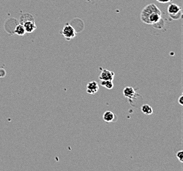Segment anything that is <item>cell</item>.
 Returning <instances> with one entry per match:
<instances>
[{"label": "cell", "mask_w": 183, "mask_h": 171, "mask_svg": "<svg viewBox=\"0 0 183 171\" xmlns=\"http://www.w3.org/2000/svg\"><path fill=\"white\" fill-rule=\"evenodd\" d=\"M141 111L144 114L146 115H150L153 113V109L152 107L148 105V104H144L141 107Z\"/></svg>", "instance_id": "obj_10"}, {"label": "cell", "mask_w": 183, "mask_h": 171, "mask_svg": "<svg viewBox=\"0 0 183 171\" xmlns=\"http://www.w3.org/2000/svg\"><path fill=\"white\" fill-rule=\"evenodd\" d=\"M99 91L98 84L96 81H91L87 86V92L89 94H95Z\"/></svg>", "instance_id": "obj_7"}, {"label": "cell", "mask_w": 183, "mask_h": 171, "mask_svg": "<svg viewBox=\"0 0 183 171\" xmlns=\"http://www.w3.org/2000/svg\"><path fill=\"white\" fill-rule=\"evenodd\" d=\"M87 1H88V0H87Z\"/></svg>", "instance_id": "obj_15"}, {"label": "cell", "mask_w": 183, "mask_h": 171, "mask_svg": "<svg viewBox=\"0 0 183 171\" xmlns=\"http://www.w3.org/2000/svg\"><path fill=\"white\" fill-rule=\"evenodd\" d=\"M157 2L161 3H167L173 2V0H156Z\"/></svg>", "instance_id": "obj_13"}, {"label": "cell", "mask_w": 183, "mask_h": 171, "mask_svg": "<svg viewBox=\"0 0 183 171\" xmlns=\"http://www.w3.org/2000/svg\"><path fill=\"white\" fill-rule=\"evenodd\" d=\"M22 24L24 26L26 33H32L36 29V25L34 18L24 21Z\"/></svg>", "instance_id": "obj_5"}, {"label": "cell", "mask_w": 183, "mask_h": 171, "mask_svg": "<svg viewBox=\"0 0 183 171\" xmlns=\"http://www.w3.org/2000/svg\"><path fill=\"white\" fill-rule=\"evenodd\" d=\"M61 34L67 41H70V40L75 38L77 36V32L73 26L69 23H66L62 29Z\"/></svg>", "instance_id": "obj_3"}, {"label": "cell", "mask_w": 183, "mask_h": 171, "mask_svg": "<svg viewBox=\"0 0 183 171\" xmlns=\"http://www.w3.org/2000/svg\"><path fill=\"white\" fill-rule=\"evenodd\" d=\"M115 76V73L107 69H103L101 72L99 76V79L101 81L103 80H113Z\"/></svg>", "instance_id": "obj_6"}, {"label": "cell", "mask_w": 183, "mask_h": 171, "mask_svg": "<svg viewBox=\"0 0 183 171\" xmlns=\"http://www.w3.org/2000/svg\"><path fill=\"white\" fill-rule=\"evenodd\" d=\"M178 103L180 104L181 106L183 105V95H181L180 97H179V98L178 99Z\"/></svg>", "instance_id": "obj_14"}, {"label": "cell", "mask_w": 183, "mask_h": 171, "mask_svg": "<svg viewBox=\"0 0 183 171\" xmlns=\"http://www.w3.org/2000/svg\"><path fill=\"white\" fill-rule=\"evenodd\" d=\"M162 13L157 5L150 3L145 6L140 13V20L147 24L155 25L162 19Z\"/></svg>", "instance_id": "obj_1"}, {"label": "cell", "mask_w": 183, "mask_h": 171, "mask_svg": "<svg viewBox=\"0 0 183 171\" xmlns=\"http://www.w3.org/2000/svg\"><path fill=\"white\" fill-rule=\"evenodd\" d=\"M123 95L125 96L126 98L129 99L130 102L132 101V99H136L137 96H140L139 94L131 86H126L123 90Z\"/></svg>", "instance_id": "obj_4"}, {"label": "cell", "mask_w": 183, "mask_h": 171, "mask_svg": "<svg viewBox=\"0 0 183 171\" xmlns=\"http://www.w3.org/2000/svg\"><path fill=\"white\" fill-rule=\"evenodd\" d=\"M14 32L18 36H24L26 33L24 26L22 24L17 25V27H15V28Z\"/></svg>", "instance_id": "obj_9"}, {"label": "cell", "mask_w": 183, "mask_h": 171, "mask_svg": "<svg viewBox=\"0 0 183 171\" xmlns=\"http://www.w3.org/2000/svg\"><path fill=\"white\" fill-rule=\"evenodd\" d=\"M176 156L179 161L181 163H183V151L182 150L178 151L176 154Z\"/></svg>", "instance_id": "obj_12"}, {"label": "cell", "mask_w": 183, "mask_h": 171, "mask_svg": "<svg viewBox=\"0 0 183 171\" xmlns=\"http://www.w3.org/2000/svg\"><path fill=\"white\" fill-rule=\"evenodd\" d=\"M103 121L110 123V122H114L117 121V117L115 114L110 111H107L103 115Z\"/></svg>", "instance_id": "obj_8"}, {"label": "cell", "mask_w": 183, "mask_h": 171, "mask_svg": "<svg viewBox=\"0 0 183 171\" xmlns=\"http://www.w3.org/2000/svg\"><path fill=\"white\" fill-rule=\"evenodd\" d=\"M101 85L108 89V90H111L113 88V80H103L101 82Z\"/></svg>", "instance_id": "obj_11"}, {"label": "cell", "mask_w": 183, "mask_h": 171, "mask_svg": "<svg viewBox=\"0 0 183 171\" xmlns=\"http://www.w3.org/2000/svg\"><path fill=\"white\" fill-rule=\"evenodd\" d=\"M167 13L171 18L173 20H178L182 16V10L181 7L175 4V3H171L168 6Z\"/></svg>", "instance_id": "obj_2"}]
</instances>
